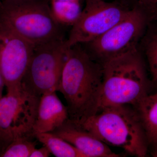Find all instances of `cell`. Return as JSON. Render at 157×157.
Returning <instances> with one entry per match:
<instances>
[{"label": "cell", "instance_id": "ba28073f", "mask_svg": "<svg viewBox=\"0 0 157 157\" xmlns=\"http://www.w3.org/2000/svg\"><path fill=\"white\" fill-rule=\"evenodd\" d=\"M40 98L21 87L0 99V132L11 140L35 138L34 126Z\"/></svg>", "mask_w": 157, "mask_h": 157}, {"label": "cell", "instance_id": "ffe728a7", "mask_svg": "<svg viewBox=\"0 0 157 157\" xmlns=\"http://www.w3.org/2000/svg\"><path fill=\"white\" fill-rule=\"evenodd\" d=\"M124 1H131V0H124Z\"/></svg>", "mask_w": 157, "mask_h": 157}, {"label": "cell", "instance_id": "8992f818", "mask_svg": "<svg viewBox=\"0 0 157 157\" xmlns=\"http://www.w3.org/2000/svg\"><path fill=\"white\" fill-rule=\"evenodd\" d=\"M67 48L63 38L35 46L21 87L40 98L46 93L56 92Z\"/></svg>", "mask_w": 157, "mask_h": 157}, {"label": "cell", "instance_id": "5bb4252c", "mask_svg": "<svg viewBox=\"0 0 157 157\" xmlns=\"http://www.w3.org/2000/svg\"><path fill=\"white\" fill-rule=\"evenodd\" d=\"M33 138H19L9 144L0 157H30L36 148V143Z\"/></svg>", "mask_w": 157, "mask_h": 157}, {"label": "cell", "instance_id": "8fae6325", "mask_svg": "<svg viewBox=\"0 0 157 157\" xmlns=\"http://www.w3.org/2000/svg\"><path fill=\"white\" fill-rule=\"evenodd\" d=\"M69 119L67 108L59 99L56 91L44 94L39 100L35 134L53 132Z\"/></svg>", "mask_w": 157, "mask_h": 157}, {"label": "cell", "instance_id": "9c48e42d", "mask_svg": "<svg viewBox=\"0 0 157 157\" xmlns=\"http://www.w3.org/2000/svg\"><path fill=\"white\" fill-rule=\"evenodd\" d=\"M35 46L0 25V69L7 92L18 90Z\"/></svg>", "mask_w": 157, "mask_h": 157}, {"label": "cell", "instance_id": "7402d4cb", "mask_svg": "<svg viewBox=\"0 0 157 157\" xmlns=\"http://www.w3.org/2000/svg\"><path fill=\"white\" fill-rule=\"evenodd\" d=\"M0 1H1V0H0Z\"/></svg>", "mask_w": 157, "mask_h": 157}, {"label": "cell", "instance_id": "ac0fdd59", "mask_svg": "<svg viewBox=\"0 0 157 157\" xmlns=\"http://www.w3.org/2000/svg\"><path fill=\"white\" fill-rule=\"evenodd\" d=\"M11 142L5 135L0 132V156Z\"/></svg>", "mask_w": 157, "mask_h": 157}, {"label": "cell", "instance_id": "9a60e30c", "mask_svg": "<svg viewBox=\"0 0 157 157\" xmlns=\"http://www.w3.org/2000/svg\"><path fill=\"white\" fill-rule=\"evenodd\" d=\"M145 53L151 75V83L157 88V32L149 37L145 46Z\"/></svg>", "mask_w": 157, "mask_h": 157}, {"label": "cell", "instance_id": "3957f363", "mask_svg": "<svg viewBox=\"0 0 157 157\" xmlns=\"http://www.w3.org/2000/svg\"><path fill=\"white\" fill-rule=\"evenodd\" d=\"M102 67L103 80L98 112L108 106H135L148 94L151 82L137 48L106 62Z\"/></svg>", "mask_w": 157, "mask_h": 157}, {"label": "cell", "instance_id": "d6986e66", "mask_svg": "<svg viewBox=\"0 0 157 157\" xmlns=\"http://www.w3.org/2000/svg\"><path fill=\"white\" fill-rule=\"evenodd\" d=\"M5 84L1 69H0V99L3 97V91Z\"/></svg>", "mask_w": 157, "mask_h": 157}, {"label": "cell", "instance_id": "7c38bea8", "mask_svg": "<svg viewBox=\"0 0 157 157\" xmlns=\"http://www.w3.org/2000/svg\"><path fill=\"white\" fill-rule=\"evenodd\" d=\"M134 107L145 132L149 152L157 157V92L148 94Z\"/></svg>", "mask_w": 157, "mask_h": 157}, {"label": "cell", "instance_id": "6da1fadb", "mask_svg": "<svg viewBox=\"0 0 157 157\" xmlns=\"http://www.w3.org/2000/svg\"><path fill=\"white\" fill-rule=\"evenodd\" d=\"M102 80V65L80 44L67 48L57 91L67 102L70 120L80 123L98 112Z\"/></svg>", "mask_w": 157, "mask_h": 157}, {"label": "cell", "instance_id": "7a4b0ae2", "mask_svg": "<svg viewBox=\"0 0 157 157\" xmlns=\"http://www.w3.org/2000/svg\"><path fill=\"white\" fill-rule=\"evenodd\" d=\"M78 124L107 145L120 147L133 156L147 155L146 135L133 106L104 107Z\"/></svg>", "mask_w": 157, "mask_h": 157}, {"label": "cell", "instance_id": "277c9868", "mask_svg": "<svg viewBox=\"0 0 157 157\" xmlns=\"http://www.w3.org/2000/svg\"><path fill=\"white\" fill-rule=\"evenodd\" d=\"M0 25L35 47L63 38L47 0H1Z\"/></svg>", "mask_w": 157, "mask_h": 157}, {"label": "cell", "instance_id": "44dd1931", "mask_svg": "<svg viewBox=\"0 0 157 157\" xmlns=\"http://www.w3.org/2000/svg\"><path fill=\"white\" fill-rule=\"evenodd\" d=\"M155 11H157V9H156V10H155Z\"/></svg>", "mask_w": 157, "mask_h": 157}, {"label": "cell", "instance_id": "52a82bcc", "mask_svg": "<svg viewBox=\"0 0 157 157\" xmlns=\"http://www.w3.org/2000/svg\"><path fill=\"white\" fill-rule=\"evenodd\" d=\"M129 10L117 2L85 0L84 8L66 40L67 47L97 39L122 19Z\"/></svg>", "mask_w": 157, "mask_h": 157}, {"label": "cell", "instance_id": "5b68a950", "mask_svg": "<svg viewBox=\"0 0 157 157\" xmlns=\"http://www.w3.org/2000/svg\"><path fill=\"white\" fill-rule=\"evenodd\" d=\"M144 10L140 6L130 9L122 19L103 35L84 44L91 57L102 65L137 48L147 23Z\"/></svg>", "mask_w": 157, "mask_h": 157}, {"label": "cell", "instance_id": "e0dca14e", "mask_svg": "<svg viewBox=\"0 0 157 157\" xmlns=\"http://www.w3.org/2000/svg\"><path fill=\"white\" fill-rule=\"evenodd\" d=\"M51 154L48 147L44 145L41 148H36L33 151L30 157H48Z\"/></svg>", "mask_w": 157, "mask_h": 157}, {"label": "cell", "instance_id": "4fadbf2b", "mask_svg": "<svg viewBox=\"0 0 157 157\" xmlns=\"http://www.w3.org/2000/svg\"><path fill=\"white\" fill-rule=\"evenodd\" d=\"M35 137L56 157H86L76 147L59 136L50 133H35Z\"/></svg>", "mask_w": 157, "mask_h": 157}, {"label": "cell", "instance_id": "30bf717a", "mask_svg": "<svg viewBox=\"0 0 157 157\" xmlns=\"http://www.w3.org/2000/svg\"><path fill=\"white\" fill-rule=\"evenodd\" d=\"M67 141L86 157H119L95 135L70 119L53 132H50Z\"/></svg>", "mask_w": 157, "mask_h": 157}, {"label": "cell", "instance_id": "2e32d148", "mask_svg": "<svg viewBox=\"0 0 157 157\" xmlns=\"http://www.w3.org/2000/svg\"><path fill=\"white\" fill-rule=\"evenodd\" d=\"M139 6L144 9L155 11L157 9V0H137Z\"/></svg>", "mask_w": 157, "mask_h": 157}]
</instances>
